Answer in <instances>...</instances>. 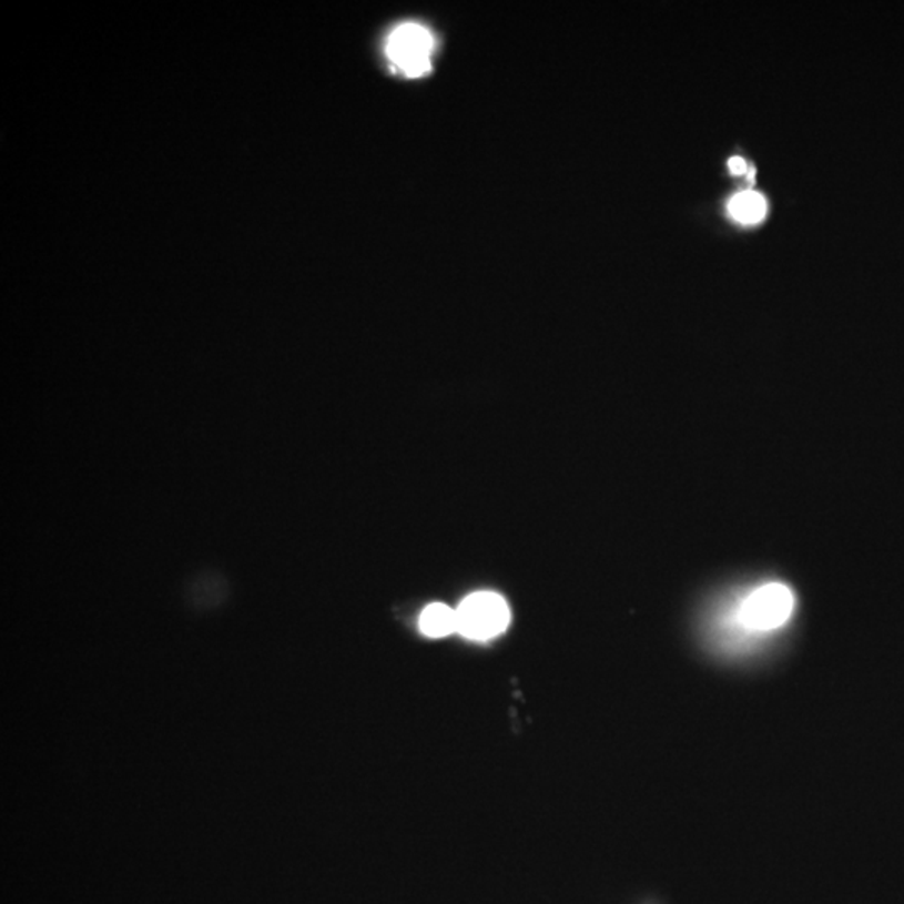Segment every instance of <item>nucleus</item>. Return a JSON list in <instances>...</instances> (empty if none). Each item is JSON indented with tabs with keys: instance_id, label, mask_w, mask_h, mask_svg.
Masks as SVG:
<instances>
[{
	"instance_id": "f257e3e1",
	"label": "nucleus",
	"mask_w": 904,
	"mask_h": 904,
	"mask_svg": "<svg viewBox=\"0 0 904 904\" xmlns=\"http://www.w3.org/2000/svg\"><path fill=\"white\" fill-rule=\"evenodd\" d=\"M434 51L436 39L419 22H403L390 32L386 41V55L394 71L407 78L427 74L433 64Z\"/></svg>"
},
{
	"instance_id": "f03ea898",
	"label": "nucleus",
	"mask_w": 904,
	"mask_h": 904,
	"mask_svg": "<svg viewBox=\"0 0 904 904\" xmlns=\"http://www.w3.org/2000/svg\"><path fill=\"white\" fill-rule=\"evenodd\" d=\"M458 631L471 640H489L508 628L509 608L505 598L489 591L466 598L458 610Z\"/></svg>"
},
{
	"instance_id": "7ed1b4c3",
	"label": "nucleus",
	"mask_w": 904,
	"mask_h": 904,
	"mask_svg": "<svg viewBox=\"0 0 904 904\" xmlns=\"http://www.w3.org/2000/svg\"><path fill=\"white\" fill-rule=\"evenodd\" d=\"M794 610V595L782 583H768L755 588L739 610L744 627L758 631H771L782 627Z\"/></svg>"
},
{
	"instance_id": "20e7f679",
	"label": "nucleus",
	"mask_w": 904,
	"mask_h": 904,
	"mask_svg": "<svg viewBox=\"0 0 904 904\" xmlns=\"http://www.w3.org/2000/svg\"><path fill=\"white\" fill-rule=\"evenodd\" d=\"M419 627L423 633L433 639L450 636L453 631H458L456 610L443 603L429 605L420 614Z\"/></svg>"
},
{
	"instance_id": "39448f33",
	"label": "nucleus",
	"mask_w": 904,
	"mask_h": 904,
	"mask_svg": "<svg viewBox=\"0 0 904 904\" xmlns=\"http://www.w3.org/2000/svg\"><path fill=\"white\" fill-rule=\"evenodd\" d=\"M731 213L745 223L759 222L765 215V202L754 192L741 193L731 202Z\"/></svg>"
},
{
	"instance_id": "423d86ee",
	"label": "nucleus",
	"mask_w": 904,
	"mask_h": 904,
	"mask_svg": "<svg viewBox=\"0 0 904 904\" xmlns=\"http://www.w3.org/2000/svg\"><path fill=\"white\" fill-rule=\"evenodd\" d=\"M729 167H731L732 173L742 174L748 171V163L742 158L735 156L729 160Z\"/></svg>"
}]
</instances>
